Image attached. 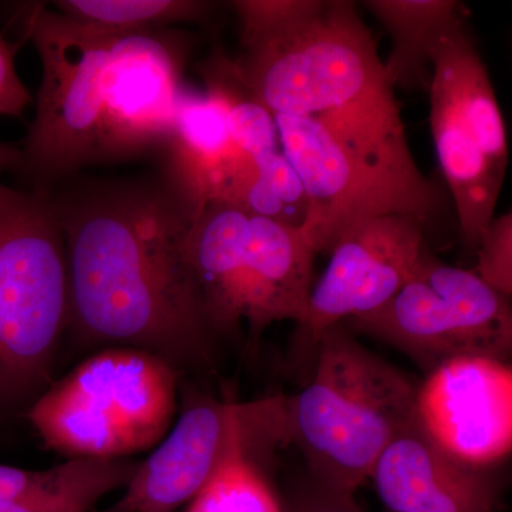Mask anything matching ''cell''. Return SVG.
<instances>
[{
  "label": "cell",
  "instance_id": "ac0fdd59",
  "mask_svg": "<svg viewBox=\"0 0 512 512\" xmlns=\"http://www.w3.org/2000/svg\"><path fill=\"white\" fill-rule=\"evenodd\" d=\"M200 73L207 93L220 101L229 134L242 153L258 160L282 151L274 116L249 90L237 59H229L217 50L201 64Z\"/></svg>",
  "mask_w": 512,
  "mask_h": 512
},
{
  "label": "cell",
  "instance_id": "d6986e66",
  "mask_svg": "<svg viewBox=\"0 0 512 512\" xmlns=\"http://www.w3.org/2000/svg\"><path fill=\"white\" fill-rule=\"evenodd\" d=\"M60 15L83 28L109 35L150 32L171 23L202 22L211 5L195 0H63Z\"/></svg>",
  "mask_w": 512,
  "mask_h": 512
},
{
  "label": "cell",
  "instance_id": "9a60e30c",
  "mask_svg": "<svg viewBox=\"0 0 512 512\" xmlns=\"http://www.w3.org/2000/svg\"><path fill=\"white\" fill-rule=\"evenodd\" d=\"M165 177L180 191L197 215L210 202H225L235 185L255 163L234 141L220 101L184 94L173 131Z\"/></svg>",
  "mask_w": 512,
  "mask_h": 512
},
{
  "label": "cell",
  "instance_id": "603a6c76",
  "mask_svg": "<svg viewBox=\"0 0 512 512\" xmlns=\"http://www.w3.org/2000/svg\"><path fill=\"white\" fill-rule=\"evenodd\" d=\"M285 512H363L352 494L340 493L316 480L302 485L293 495Z\"/></svg>",
  "mask_w": 512,
  "mask_h": 512
},
{
  "label": "cell",
  "instance_id": "7a4b0ae2",
  "mask_svg": "<svg viewBox=\"0 0 512 512\" xmlns=\"http://www.w3.org/2000/svg\"><path fill=\"white\" fill-rule=\"evenodd\" d=\"M43 76L19 174L47 191L90 165L164 148L183 101L181 47L150 32L109 35L36 5L23 16Z\"/></svg>",
  "mask_w": 512,
  "mask_h": 512
},
{
  "label": "cell",
  "instance_id": "ffe728a7",
  "mask_svg": "<svg viewBox=\"0 0 512 512\" xmlns=\"http://www.w3.org/2000/svg\"><path fill=\"white\" fill-rule=\"evenodd\" d=\"M269 456L241 451L229 457L188 503L187 512H285L266 471Z\"/></svg>",
  "mask_w": 512,
  "mask_h": 512
},
{
  "label": "cell",
  "instance_id": "277c9868",
  "mask_svg": "<svg viewBox=\"0 0 512 512\" xmlns=\"http://www.w3.org/2000/svg\"><path fill=\"white\" fill-rule=\"evenodd\" d=\"M419 384L339 323L323 332L305 387L285 397L289 443L313 480L355 495L377 458L416 417Z\"/></svg>",
  "mask_w": 512,
  "mask_h": 512
},
{
  "label": "cell",
  "instance_id": "cb8c5ba5",
  "mask_svg": "<svg viewBox=\"0 0 512 512\" xmlns=\"http://www.w3.org/2000/svg\"><path fill=\"white\" fill-rule=\"evenodd\" d=\"M16 50L18 46L10 45L0 36V116L20 117L32 101L16 72Z\"/></svg>",
  "mask_w": 512,
  "mask_h": 512
},
{
  "label": "cell",
  "instance_id": "2e32d148",
  "mask_svg": "<svg viewBox=\"0 0 512 512\" xmlns=\"http://www.w3.org/2000/svg\"><path fill=\"white\" fill-rule=\"evenodd\" d=\"M392 40L384 70L394 87L429 90L431 60L441 37L466 23L456 0H366Z\"/></svg>",
  "mask_w": 512,
  "mask_h": 512
},
{
  "label": "cell",
  "instance_id": "7c38bea8",
  "mask_svg": "<svg viewBox=\"0 0 512 512\" xmlns=\"http://www.w3.org/2000/svg\"><path fill=\"white\" fill-rule=\"evenodd\" d=\"M426 225L409 215H386L356 225L329 252L328 268L313 284L308 309L296 326L289 365L309 377L323 332L377 311L409 281Z\"/></svg>",
  "mask_w": 512,
  "mask_h": 512
},
{
  "label": "cell",
  "instance_id": "8992f818",
  "mask_svg": "<svg viewBox=\"0 0 512 512\" xmlns=\"http://www.w3.org/2000/svg\"><path fill=\"white\" fill-rule=\"evenodd\" d=\"M177 372L147 350L110 346L47 386L28 419L67 460H126L156 448L173 427Z\"/></svg>",
  "mask_w": 512,
  "mask_h": 512
},
{
  "label": "cell",
  "instance_id": "ba28073f",
  "mask_svg": "<svg viewBox=\"0 0 512 512\" xmlns=\"http://www.w3.org/2000/svg\"><path fill=\"white\" fill-rule=\"evenodd\" d=\"M430 127L461 238L476 249L495 217L508 167L507 130L467 22L441 37L431 60Z\"/></svg>",
  "mask_w": 512,
  "mask_h": 512
},
{
  "label": "cell",
  "instance_id": "44dd1931",
  "mask_svg": "<svg viewBox=\"0 0 512 512\" xmlns=\"http://www.w3.org/2000/svg\"><path fill=\"white\" fill-rule=\"evenodd\" d=\"M242 47L261 45L286 35L318 16L325 0H237Z\"/></svg>",
  "mask_w": 512,
  "mask_h": 512
},
{
  "label": "cell",
  "instance_id": "8fae6325",
  "mask_svg": "<svg viewBox=\"0 0 512 512\" xmlns=\"http://www.w3.org/2000/svg\"><path fill=\"white\" fill-rule=\"evenodd\" d=\"M282 153L306 195L299 231L315 254L332 251L349 229L386 215H409L424 225L443 202L429 200L350 156L315 121L272 114Z\"/></svg>",
  "mask_w": 512,
  "mask_h": 512
},
{
  "label": "cell",
  "instance_id": "30bf717a",
  "mask_svg": "<svg viewBox=\"0 0 512 512\" xmlns=\"http://www.w3.org/2000/svg\"><path fill=\"white\" fill-rule=\"evenodd\" d=\"M286 443L284 396L232 403L197 394L138 463L120 500L103 512H177L229 457L241 451L272 454Z\"/></svg>",
  "mask_w": 512,
  "mask_h": 512
},
{
  "label": "cell",
  "instance_id": "52a82bcc",
  "mask_svg": "<svg viewBox=\"0 0 512 512\" xmlns=\"http://www.w3.org/2000/svg\"><path fill=\"white\" fill-rule=\"evenodd\" d=\"M66 328V252L52 198L0 184V400L45 392Z\"/></svg>",
  "mask_w": 512,
  "mask_h": 512
},
{
  "label": "cell",
  "instance_id": "4fadbf2b",
  "mask_svg": "<svg viewBox=\"0 0 512 512\" xmlns=\"http://www.w3.org/2000/svg\"><path fill=\"white\" fill-rule=\"evenodd\" d=\"M417 419L443 450L468 466L495 468L511 453L512 370L490 357H458L417 390Z\"/></svg>",
  "mask_w": 512,
  "mask_h": 512
},
{
  "label": "cell",
  "instance_id": "9c48e42d",
  "mask_svg": "<svg viewBox=\"0 0 512 512\" xmlns=\"http://www.w3.org/2000/svg\"><path fill=\"white\" fill-rule=\"evenodd\" d=\"M510 299L424 245L409 281L386 305L343 325L400 350L426 375L458 357L510 363Z\"/></svg>",
  "mask_w": 512,
  "mask_h": 512
},
{
  "label": "cell",
  "instance_id": "d4e9b609",
  "mask_svg": "<svg viewBox=\"0 0 512 512\" xmlns=\"http://www.w3.org/2000/svg\"><path fill=\"white\" fill-rule=\"evenodd\" d=\"M22 164V148L12 146V144L0 143V173H3V171L19 173Z\"/></svg>",
  "mask_w": 512,
  "mask_h": 512
},
{
  "label": "cell",
  "instance_id": "5b68a950",
  "mask_svg": "<svg viewBox=\"0 0 512 512\" xmlns=\"http://www.w3.org/2000/svg\"><path fill=\"white\" fill-rule=\"evenodd\" d=\"M315 251L299 228L221 202L204 205L188 237V261L217 338L247 330L251 343L276 322L301 325Z\"/></svg>",
  "mask_w": 512,
  "mask_h": 512
},
{
  "label": "cell",
  "instance_id": "5bb4252c",
  "mask_svg": "<svg viewBox=\"0 0 512 512\" xmlns=\"http://www.w3.org/2000/svg\"><path fill=\"white\" fill-rule=\"evenodd\" d=\"M389 512H494V468L468 466L443 450L416 417L384 448L370 473Z\"/></svg>",
  "mask_w": 512,
  "mask_h": 512
},
{
  "label": "cell",
  "instance_id": "3957f363",
  "mask_svg": "<svg viewBox=\"0 0 512 512\" xmlns=\"http://www.w3.org/2000/svg\"><path fill=\"white\" fill-rule=\"evenodd\" d=\"M237 63L266 110L315 121L350 156L443 202L410 150L396 87L355 3L325 2L318 16L292 32L245 47Z\"/></svg>",
  "mask_w": 512,
  "mask_h": 512
},
{
  "label": "cell",
  "instance_id": "7402d4cb",
  "mask_svg": "<svg viewBox=\"0 0 512 512\" xmlns=\"http://www.w3.org/2000/svg\"><path fill=\"white\" fill-rule=\"evenodd\" d=\"M474 252L477 254L474 274L494 291L512 295V212L495 215L481 232Z\"/></svg>",
  "mask_w": 512,
  "mask_h": 512
},
{
  "label": "cell",
  "instance_id": "6da1fadb",
  "mask_svg": "<svg viewBox=\"0 0 512 512\" xmlns=\"http://www.w3.org/2000/svg\"><path fill=\"white\" fill-rule=\"evenodd\" d=\"M69 282V328L175 369L214 366L211 329L190 261L194 211L167 177L82 181L53 195Z\"/></svg>",
  "mask_w": 512,
  "mask_h": 512
},
{
  "label": "cell",
  "instance_id": "e0dca14e",
  "mask_svg": "<svg viewBox=\"0 0 512 512\" xmlns=\"http://www.w3.org/2000/svg\"><path fill=\"white\" fill-rule=\"evenodd\" d=\"M109 490L106 460L73 458L46 470L0 464V512H93Z\"/></svg>",
  "mask_w": 512,
  "mask_h": 512
}]
</instances>
